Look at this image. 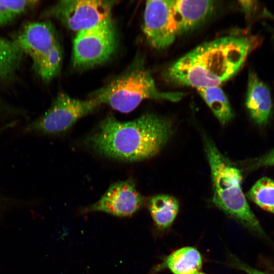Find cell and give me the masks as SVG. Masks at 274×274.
Returning a JSON list of instances; mask_svg holds the SVG:
<instances>
[{"instance_id": "16", "label": "cell", "mask_w": 274, "mask_h": 274, "mask_svg": "<svg viewBox=\"0 0 274 274\" xmlns=\"http://www.w3.org/2000/svg\"><path fill=\"white\" fill-rule=\"evenodd\" d=\"M248 198L263 210L274 214V181L267 177L259 179L247 193Z\"/></svg>"}, {"instance_id": "18", "label": "cell", "mask_w": 274, "mask_h": 274, "mask_svg": "<svg viewBox=\"0 0 274 274\" xmlns=\"http://www.w3.org/2000/svg\"><path fill=\"white\" fill-rule=\"evenodd\" d=\"M37 4V1L32 0H0V27L12 21Z\"/></svg>"}, {"instance_id": "17", "label": "cell", "mask_w": 274, "mask_h": 274, "mask_svg": "<svg viewBox=\"0 0 274 274\" xmlns=\"http://www.w3.org/2000/svg\"><path fill=\"white\" fill-rule=\"evenodd\" d=\"M61 61L62 53L58 45L48 55L33 65V67L44 81H48L59 73Z\"/></svg>"}, {"instance_id": "4", "label": "cell", "mask_w": 274, "mask_h": 274, "mask_svg": "<svg viewBox=\"0 0 274 274\" xmlns=\"http://www.w3.org/2000/svg\"><path fill=\"white\" fill-rule=\"evenodd\" d=\"M204 148L211 168L213 203L249 230L264 235L262 226L242 191L240 170L233 166L207 138H204Z\"/></svg>"}, {"instance_id": "7", "label": "cell", "mask_w": 274, "mask_h": 274, "mask_svg": "<svg viewBox=\"0 0 274 274\" xmlns=\"http://www.w3.org/2000/svg\"><path fill=\"white\" fill-rule=\"evenodd\" d=\"M116 45L115 29L110 17L77 32L73 44V64L84 68L101 63L112 55Z\"/></svg>"}, {"instance_id": "8", "label": "cell", "mask_w": 274, "mask_h": 274, "mask_svg": "<svg viewBox=\"0 0 274 274\" xmlns=\"http://www.w3.org/2000/svg\"><path fill=\"white\" fill-rule=\"evenodd\" d=\"M116 3L102 0L61 1L46 10L44 16L55 18L67 28L78 32L110 18Z\"/></svg>"}, {"instance_id": "1", "label": "cell", "mask_w": 274, "mask_h": 274, "mask_svg": "<svg viewBox=\"0 0 274 274\" xmlns=\"http://www.w3.org/2000/svg\"><path fill=\"white\" fill-rule=\"evenodd\" d=\"M260 42L256 36L239 35L206 42L172 64L167 77L176 84L196 89L219 86L240 70Z\"/></svg>"}, {"instance_id": "12", "label": "cell", "mask_w": 274, "mask_h": 274, "mask_svg": "<svg viewBox=\"0 0 274 274\" xmlns=\"http://www.w3.org/2000/svg\"><path fill=\"white\" fill-rule=\"evenodd\" d=\"M202 264L201 255L194 247H185L169 254L163 265L174 274H196Z\"/></svg>"}, {"instance_id": "15", "label": "cell", "mask_w": 274, "mask_h": 274, "mask_svg": "<svg viewBox=\"0 0 274 274\" xmlns=\"http://www.w3.org/2000/svg\"><path fill=\"white\" fill-rule=\"evenodd\" d=\"M23 54L15 41L0 37V79L10 77L16 72Z\"/></svg>"}, {"instance_id": "10", "label": "cell", "mask_w": 274, "mask_h": 274, "mask_svg": "<svg viewBox=\"0 0 274 274\" xmlns=\"http://www.w3.org/2000/svg\"><path fill=\"white\" fill-rule=\"evenodd\" d=\"M15 41L23 53L31 57L33 65L59 45L55 29L49 21L28 23Z\"/></svg>"}, {"instance_id": "9", "label": "cell", "mask_w": 274, "mask_h": 274, "mask_svg": "<svg viewBox=\"0 0 274 274\" xmlns=\"http://www.w3.org/2000/svg\"><path fill=\"white\" fill-rule=\"evenodd\" d=\"M145 200L131 179L112 184L101 197L82 211L102 212L118 217L132 215L144 205Z\"/></svg>"}, {"instance_id": "11", "label": "cell", "mask_w": 274, "mask_h": 274, "mask_svg": "<svg viewBox=\"0 0 274 274\" xmlns=\"http://www.w3.org/2000/svg\"><path fill=\"white\" fill-rule=\"evenodd\" d=\"M246 105L256 123L263 125L267 122L272 108L270 92L266 85L253 72L249 75Z\"/></svg>"}, {"instance_id": "5", "label": "cell", "mask_w": 274, "mask_h": 274, "mask_svg": "<svg viewBox=\"0 0 274 274\" xmlns=\"http://www.w3.org/2000/svg\"><path fill=\"white\" fill-rule=\"evenodd\" d=\"M183 96L182 92L159 91L150 72L142 65H137L95 91L91 98L100 105L107 104L115 110L127 113L146 99L176 102Z\"/></svg>"}, {"instance_id": "13", "label": "cell", "mask_w": 274, "mask_h": 274, "mask_svg": "<svg viewBox=\"0 0 274 274\" xmlns=\"http://www.w3.org/2000/svg\"><path fill=\"white\" fill-rule=\"evenodd\" d=\"M148 208L155 224L159 228L165 229L174 221L179 212V203L172 196L158 194L150 199Z\"/></svg>"}, {"instance_id": "3", "label": "cell", "mask_w": 274, "mask_h": 274, "mask_svg": "<svg viewBox=\"0 0 274 274\" xmlns=\"http://www.w3.org/2000/svg\"><path fill=\"white\" fill-rule=\"evenodd\" d=\"M214 2L151 0L146 2L143 31L149 44L163 49L180 36L194 28L212 12Z\"/></svg>"}, {"instance_id": "20", "label": "cell", "mask_w": 274, "mask_h": 274, "mask_svg": "<svg viewBox=\"0 0 274 274\" xmlns=\"http://www.w3.org/2000/svg\"><path fill=\"white\" fill-rule=\"evenodd\" d=\"M231 264L235 268L239 269L248 274H271L259 270L239 261L236 258L232 259Z\"/></svg>"}, {"instance_id": "21", "label": "cell", "mask_w": 274, "mask_h": 274, "mask_svg": "<svg viewBox=\"0 0 274 274\" xmlns=\"http://www.w3.org/2000/svg\"><path fill=\"white\" fill-rule=\"evenodd\" d=\"M196 274H206V273H202V272H198V273H196Z\"/></svg>"}, {"instance_id": "14", "label": "cell", "mask_w": 274, "mask_h": 274, "mask_svg": "<svg viewBox=\"0 0 274 274\" xmlns=\"http://www.w3.org/2000/svg\"><path fill=\"white\" fill-rule=\"evenodd\" d=\"M196 89L221 123L225 124L231 120L233 113L229 100L221 88L214 86Z\"/></svg>"}, {"instance_id": "19", "label": "cell", "mask_w": 274, "mask_h": 274, "mask_svg": "<svg viewBox=\"0 0 274 274\" xmlns=\"http://www.w3.org/2000/svg\"><path fill=\"white\" fill-rule=\"evenodd\" d=\"M263 166H274V149L261 156L252 165L254 168Z\"/></svg>"}, {"instance_id": "2", "label": "cell", "mask_w": 274, "mask_h": 274, "mask_svg": "<svg viewBox=\"0 0 274 274\" xmlns=\"http://www.w3.org/2000/svg\"><path fill=\"white\" fill-rule=\"evenodd\" d=\"M173 125L166 117L146 114L128 122L113 117L102 121L88 138V143L105 156L136 161L156 155L173 134Z\"/></svg>"}, {"instance_id": "6", "label": "cell", "mask_w": 274, "mask_h": 274, "mask_svg": "<svg viewBox=\"0 0 274 274\" xmlns=\"http://www.w3.org/2000/svg\"><path fill=\"white\" fill-rule=\"evenodd\" d=\"M100 104L94 98L80 100L60 93L49 109L27 125V133L57 134L72 127L80 118L94 111Z\"/></svg>"}]
</instances>
